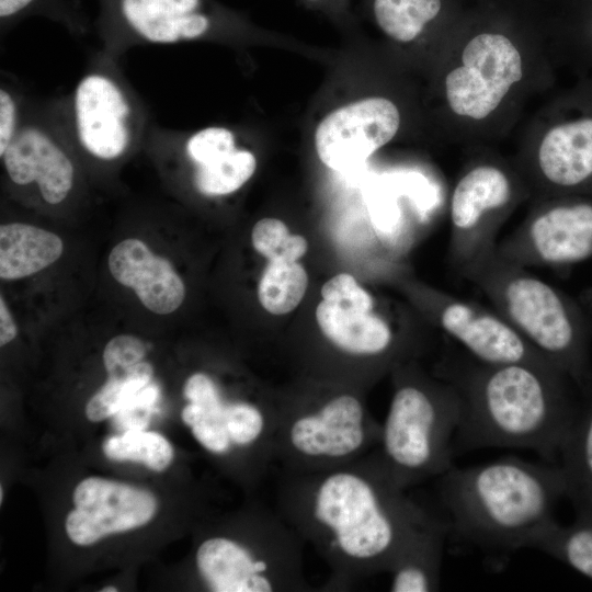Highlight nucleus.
Returning a JSON list of instances; mask_svg holds the SVG:
<instances>
[{
    "mask_svg": "<svg viewBox=\"0 0 592 592\" xmlns=\"http://www.w3.org/2000/svg\"><path fill=\"white\" fill-rule=\"evenodd\" d=\"M52 0H0V20L2 24L12 23L33 12L47 8Z\"/></svg>",
    "mask_w": 592,
    "mask_h": 592,
    "instance_id": "nucleus-35",
    "label": "nucleus"
},
{
    "mask_svg": "<svg viewBox=\"0 0 592 592\" xmlns=\"http://www.w3.org/2000/svg\"><path fill=\"white\" fill-rule=\"evenodd\" d=\"M448 534V524L441 519L426 530L390 570L389 590L392 592L437 591L444 543Z\"/></svg>",
    "mask_w": 592,
    "mask_h": 592,
    "instance_id": "nucleus-23",
    "label": "nucleus"
},
{
    "mask_svg": "<svg viewBox=\"0 0 592 592\" xmlns=\"http://www.w3.org/2000/svg\"><path fill=\"white\" fill-rule=\"evenodd\" d=\"M278 474L276 510L329 568L318 591H346L389 573L440 520L392 482L373 451L327 470Z\"/></svg>",
    "mask_w": 592,
    "mask_h": 592,
    "instance_id": "nucleus-1",
    "label": "nucleus"
},
{
    "mask_svg": "<svg viewBox=\"0 0 592 592\" xmlns=\"http://www.w3.org/2000/svg\"><path fill=\"white\" fill-rule=\"evenodd\" d=\"M515 164L536 198L592 196V79L539 113Z\"/></svg>",
    "mask_w": 592,
    "mask_h": 592,
    "instance_id": "nucleus-9",
    "label": "nucleus"
},
{
    "mask_svg": "<svg viewBox=\"0 0 592 592\" xmlns=\"http://www.w3.org/2000/svg\"><path fill=\"white\" fill-rule=\"evenodd\" d=\"M316 319L322 335L341 354L362 360L388 358L395 334L379 316L345 309L327 300L319 303Z\"/></svg>",
    "mask_w": 592,
    "mask_h": 592,
    "instance_id": "nucleus-20",
    "label": "nucleus"
},
{
    "mask_svg": "<svg viewBox=\"0 0 592 592\" xmlns=\"http://www.w3.org/2000/svg\"><path fill=\"white\" fill-rule=\"evenodd\" d=\"M72 146L101 162H114L145 138L141 104L112 65L102 58L55 109Z\"/></svg>",
    "mask_w": 592,
    "mask_h": 592,
    "instance_id": "nucleus-11",
    "label": "nucleus"
},
{
    "mask_svg": "<svg viewBox=\"0 0 592 592\" xmlns=\"http://www.w3.org/2000/svg\"><path fill=\"white\" fill-rule=\"evenodd\" d=\"M471 360L453 365L445 376L462 403L454 454L514 447L535 451L554 462L579 414L570 387L574 382L550 365Z\"/></svg>",
    "mask_w": 592,
    "mask_h": 592,
    "instance_id": "nucleus-2",
    "label": "nucleus"
},
{
    "mask_svg": "<svg viewBox=\"0 0 592 592\" xmlns=\"http://www.w3.org/2000/svg\"><path fill=\"white\" fill-rule=\"evenodd\" d=\"M2 500H3V489L1 488L0 489V502H2Z\"/></svg>",
    "mask_w": 592,
    "mask_h": 592,
    "instance_id": "nucleus-39",
    "label": "nucleus"
},
{
    "mask_svg": "<svg viewBox=\"0 0 592 592\" xmlns=\"http://www.w3.org/2000/svg\"><path fill=\"white\" fill-rule=\"evenodd\" d=\"M18 330L13 318L3 300L0 298V345L3 346L16 337Z\"/></svg>",
    "mask_w": 592,
    "mask_h": 592,
    "instance_id": "nucleus-36",
    "label": "nucleus"
},
{
    "mask_svg": "<svg viewBox=\"0 0 592 592\" xmlns=\"http://www.w3.org/2000/svg\"><path fill=\"white\" fill-rule=\"evenodd\" d=\"M305 543L276 508L257 506L243 535L214 534L195 553L197 573L214 592L317 591L305 574Z\"/></svg>",
    "mask_w": 592,
    "mask_h": 592,
    "instance_id": "nucleus-8",
    "label": "nucleus"
},
{
    "mask_svg": "<svg viewBox=\"0 0 592 592\" xmlns=\"http://www.w3.org/2000/svg\"><path fill=\"white\" fill-rule=\"evenodd\" d=\"M576 52L592 62V37L585 39L584 45L577 48Z\"/></svg>",
    "mask_w": 592,
    "mask_h": 592,
    "instance_id": "nucleus-37",
    "label": "nucleus"
},
{
    "mask_svg": "<svg viewBox=\"0 0 592 592\" xmlns=\"http://www.w3.org/2000/svg\"><path fill=\"white\" fill-rule=\"evenodd\" d=\"M528 196L531 190L515 162L489 153L470 161L449 198L453 264L460 270L492 251L499 229Z\"/></svg>",
    "mask_w": 592,
    "mask_h": 592,
    "instance_id": "nucleus-12",
    "label": "nucleus"
},
{
    "mask_svg": "<svg viewBox=\"0 0 592 592\" xmlns=\"http://www.w3.org/2000/svg\"><path fill=\"white\" fill-rule=\"evenodd\" d=\"M109 269L115 281L133 288L141 304L155 314H171L184 300L185 286L172 264L138 239L117 243L110 252Z\"/></svg>",
    "mask_w": 592,
    "mask_h": 592,
    "instance_id": "nucleus-19",
    "label": "nucleus"
},
{
    "mask_svg": "<svg viewBox=\"0 0 592 592\" xmlns=\"http://www.w3.org/2000/svg\"><path fill=\"white\" fill-rule=\"evenodd\" d=\"M71 146L55 109L49 113L26 110L19 132L0 157L15 186L34 185L46 204L56 206L75 186Z\"/></svg>",
    "mask_w": 592,
    "mask_h": 592,
    "instance_id": "nucleus-15",
    "label": "nucleus"
},
{
    "mask_svg": "<svg viewBox=\"0 0 592 592\" xmlns=\"http://www.w3.org/2000/svg\"><path fill=\"white\" fill-rule=\"evenodd\" d=\"M72 499L75 509L65 525L69 538L80 546L139 527L152 519L157 509L149 491L98 477L82 480Z\"/></svg>",
    "mask_w": 592,
    "mask_h": 592,
    "instance_id": "nucleus-18",
    "label": "nucleus"
},
{
    "mask_svg": "<svg viewBox=\"0 0 592 592\" xmlns=\"http://www.w3.org/2000/svg\"><path fill=\"white\" fill-rule=\"evenodd\" d=\"M449 533L487 551L512 553L553 517L566 493L561 468L503 457L439 477Z\"/></svg>",
    "mask_w": 592,
    "mask_h": 592,
    "instance_id": "nucleus-4",
    "label": "nucleus"
},
{
    "mask_svg": "<svg viewBox=\"0 0 592 592\" xmlns=\"http://www.w3.org/2000/svg\"><path fill=\"white\" fill-rule=\"evenodd\" d=\"M395 390L374 455L401 489L440 477L453 466V441L462 403L447 379L434 380L407 367Z\"/></svg>",
    "mask_w": 592,
    "mask_h": 592,
    "instance_id": "nucleus-6",
    "label": "nucleus"
},
{
    "mask_svg": "<svg viewBox=\"0 0 592 592\" xmlns=\"http://www.w3.org/2000/svg\"><path fill=\"white\" fill-rule=\"evenodd\" d=\"M559 453L565 494L574 502L580 521L592 523V407L579 412Z\"/></svg>",
    "mask_w": 592,
    "mask_h": 592,
    "instance_id": "nucleus-24",
    "label": "nucleus"
},
{
    "mask_svg": "<svg viewBox=\"0 0 592 592\" xmlns=\"http://www.w3.org/2000/svg\"><path fill=\"white\" fill-rule=\"evenodd\" d=\"M194 166L193 184L205 196H225L242 187L257 169L254 155L236 144L184 153Z\"/></svg>",
    "mask_w": 592,
    "mask_h": 592,
    "instance_id": "nucleus-22",
    "label": "nucleus"
},
{
    "mask_svg": "<svg viewBox=\"0 0 592 592\" xmlns=\"http://www.w3.org/2000/svg\"><path fill=\"white\" fill-rule=\"evenodd\" d=\"M380 430L382 423L355 391L277 399L274 465L286 473L335 468L371 453Z\"/></svg>",
    "mask_w": 592,
    "mask_h": 592,
    "instance_id": "nucleus-7",
    "label": "nucleus"
},
{
    "mask_svg": "<svg viewBox=\"0 0 592 592\" xmlns=\"http://www.w3.org/2000/svg\"><path fill=\"white\" fill-rule=\"evenodd\" d=\"M536 351L592 394V322L568 295L496 252L460 269Z\"/></svg>",
    "mask_w": 592,
    "mask_h": 592,
    "instance_id": "nucleus-5",
    "label": "nucleus"
},
{
    "mask_svg": "<svg viewBox=\"0 0 592 592\" xmlns=\"http://www.w3.org/2000/svg\"><path fill=\"white\" fill-rule=\"evenodd\" d=\"M442 11V0H373L377 26L386 37L400 45L422 38Z\"/></svg>",
    "mask_w": 592,
    "mask_h": 592,
    "instance_id": "nucleus-25",
    "label": "nucleus"
},
{
    "mask_svg": "<svg viewBox=\"0 0 592 592\" xmlns=\"http://www.w3.org/2000/svg\"><path fill=\"white\" fill-rule=\"evenodd\" d=\"M401 115L397 104L385 96H371L328 114L315 133L320 161L333 170L364 162L397 135Z\"/></svg>",
    "mask_w": 592,
    "mask_h": 592,
    "instance_id": "nucleus-16",
    "label": "nucleus"
},
{
    "mask_svg": "<svg viewBox=\"0 0 592 592\" xmlns=\"http://www.w3.org/2000/svg\"><path fill=\"white\" fill-rule=\"evenodd\" d=\"M525 548L542 550L592 579V523L561 527L551 519L528 537Z\"/></svg>",
    "mask_w": 592,
    "mask_h": 592,
    "instance_id": "nucleus-26",
    "label": "nucleus"
},
{
    "mask_svg": "<svg viewBox=\"0 0 592 592\" xmlns=\"http://www.w3.org/2000/svg\"><path fill=\"white\" fill-rule=\"evenodd\" d=\"M544 48L493 29L453 36L440 55V91L454 140L490 139L512 125L526 96L550 79Z\"/></svg>",
    "mask_w": 592,
    "mask_h": 592,
    "instance_id": "nucleus-3",
    "label": "nucleus"
},
{
    "mask_svg": "<svg viewBox=\"0 0 592 592\" xmlns=\"http://www.w3.org/2000/svg\"><path fill=\"white\" fill-rule=\"evenodd\" d=\"M102 592H116L117 589L114 587H105L101 590Z\"/></svg>",
    "mask_w": 592,
    "mask_h": 592,
    "instance_id": "nucleus-38",
    "label": "nucleus"
},
{
    "mask_svg": "<svg viewBox=\"0 0 592 592\" xmlns=\"http://www.w3.org/2000/svg\"><path fill=\"white\" fill-rule=\"evenodd\" d=\"M183 394L187 403L182 421L202 447L221 458L238 453L252 483L269 476L274 466L277 399H229L202 372L185 380Z\"/></svg>",
    "mask_w": 592,
    "mask_h": 592,
    "instance_id": "nucleus-10",
    "label": "nucleus"
},
{
    "mask_svg": "<svg viewBox=\"0 0 592 592\" xmlns=\"http://www.w3.org/2000/svg\"><path fill=\"white\" fill-rule=\"evenodd\" d=\"M110 459L133 460L162 471L173 459V448L161 434L145 430H127L107 437L102 445Z\"/></svg>",
    "mask_w": 592,
    "mask_h": 592,
    "instance_id": "nucleus-29",
    "label": "nucleus"
},
{
    "mask_svg": "<svg viewBox=\"0 0 592 592\" xmlns=\"http://www.w3.org/2000/svg\"><path fill=\"white\" fill-rule=\"evenodd\" d=\"M146 344L137 337L121 334L111 339L103 351V363L107 373L127 369L144 361Z\"/></svg>",
    "mask_w": 592,
    "mask_h": 592,
    "instance_id": "nucleus-33",
    "label": "nucleus"
},
{
    "mask_svg": "<svg viewBox=\"0 0 592 592\" xmlns=\"http://www.w3.org/2000/svg\"><path fill=\"white\" fill-rule=\"evenodd\" d=\"M62 250V240L52 231L22 223L1 225L0 277L33 275L56 262Z\"/></svg>",
    "mask_w": 592,
    "mask_h": 592,
    "instance_id": "nucleus-21",
    "label": "nucleus"
},
{
    "mask_svg": "<svg viewBox=\"0 0 592 592\" xmlns=\"http://www.w3.org/2000/svg\"><path fill=\"white\" fill-rule=\"evenodd\" d=\"M307 285L306 270L297 261H269L258 285V298L267 312L285 315L299 305Z\"/></svg>",
    "mask_w": 592,
    "mask_h": 592,
    "instance_id": "nucleus-27",
    "label": "nucleus"
},
{
    "mask_svg": "<svg viewBox=\"0 0 592 592\" xmlns=\"http://www.w3.org/2000/svg\"><path fill=\"white\" fill-rule=\"evenodd\" d=\"M158 397V385L149 383L113 415L114 426L122 432L127 430H145L149 424Z\"/></svg>",
    "mask_w": 592,
    "mask_h": 592,
    "instance_id": "nucleus-32",
    "label": "nucleus"
},
{
    "mask_svg": "<svg viewBox=\"0 0 592 592\" xmlns=\"http://www.w3.org/2000/svg\"><path fill=\"white\" fill-rule=\"evenodd\" d=\"M323 300L345 309L371 312L374 308L372 296L348 273H340L321 287Z\"/></svg>",
    "mask_w": 592,
    "mask_h": 592,
    "instance_id": "nucleus-31",
    "label": "nucleus"
},
{
    "mask_svg": "<svg viewBox=\"0 0 592 592\" xmlns=\"http://www.w3.org/2000/svg\"><path fill=\"white\" fill-rule=\"evenodd\" d=\"M431 305L436 325L477 361L555 366L494 309L440 293L432 296Z\"/></svg>",
    "mask_w": 592,
    "mask_h": 592,
    "instance_id": "nucleus-17",
    "label": "nucleus"
},
{
    "mask_svg": "<svg viewBox=\"0 0 592 592\" xmlns=\"http://www.w3.org/2000/svg\"><path fill=\"white\" fill-rule=\"evenodd\" d=\"M25 111L18 92L2 83L0 88V156L19 132Z\"/></svg>",
    "mask_w": 592,
    "mask_h": 592,
    "instance_id": "nucleus-34",
    "label": "nucleus"
},
{
    "mask_svg": "<svg viewBox=\"0 0 592 592\" xmlns=\"http://www.w3.org/2000/svg\"><path fill=\"white\" fill-rule=\"evenodd\" d=\"M107 50L136 44L172 45L197 41L217 24L207 0H101Z\"/></svg>",
    "mask_w": 592,
    "mask_h": 592,
    "instance_id": "nucleus-14",
    "label": "nucleus"
},
{
    "mask_svg": "<svg viewBox=\"0 0 592 592\" xmlns=\"http://www.w3.org/2000/svg\"><path fill=\"white\" fill-rule=\"evenodd\" d=\"M107 382L86 406L90 421L99 422L113 417L140 389L151 383L152 366L145 361L130 368L107 373Z\"/></svg>",
    "mask_w": 592,
    "mask_h": 592,
    "instance_id": "nucleus-28",
    "label": "nucleus"
},
{
    "mask_svg": "<svg viewBox=\"0 0 592 592\" xmlns=\"http://www.w3.org/2000/svg\"><path fill=\"white\" fill-rule=\"evenodd\" d=\"M523 266H567L592 258V196L536 198L523 221L496 246Z\"/></svg>",
    "mask_w": 592,
    "mask_h": 592,
    "instance_id": "nucleus-13",
    "label": "nucleus"
},
{
    "mask_svg": "<svg viewBox=\"0 0 592 592\" xmlns=\"http://www.w3.org/2000/svg\"><path fill=\"white\" fill-rule=\"evenodd\" d=\"M251 241L269 261H297L308 249L303 236L291 234L282 220L272 217L262 218L253 226Z\"/></svg>",
    "mask_w": 592,
    "mask_h": 592,
    "instance_id": "nucleus-30",
    "label": "nucleus"
}]
</instances>
